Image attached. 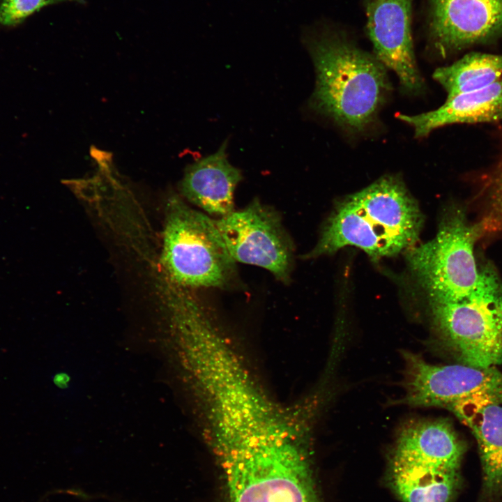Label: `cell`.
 Segmentation results:
<instances>
[{
    "label": "cell",
    "instance_id": "7c38bea8",
    "mask_svg": "<svg viewBox=\"0 0 502 502\" xmlns=\"http://www.w3.org/2000/svg\"><path fill=\"white\" fill-rule=\"evenodd\" d=\"M227 141L218 150L188 166L180 190L189 201L210 215L223 218L234 210V193L241 171L227 160Z\"/></svg>",
    "mask_w": 502,
    "mask_h": 502
},
{
    "label": "cell",
    "instance_id": "30bf717a",
    "mask_svg": "<svg viewBox=\"0 0 502 502\" xmlns=\"http://www.w3.org/2000/svg\"><path fill=\"white\" fill-rule=\"evenodd\" d=\"M413 0H365L367 29L375 56L397 75L403 89L417 92L423 86L414 54Z\"/></svg>",
    "mask_w": 502,
    "mask_h": 502
},
{
    "label": "cell",
    "instance_id": "2e32d148",
    "mask_svg": "<svg viewBox=\"0 0 502 502\" xmlns=\"http://www.w3.org/2000/svg\"><path fill=\"white\" fill-rule=\"evenodd\" d=\"M447 98L487 87L502 78V55L471 52L433 75Z\"/></svg>",
    "mask_w": 502,
    "mask_h": 502
},
{
    "label": "cell",
    "instance_id": "7a4b0ae2",
    "mask_svg": "<svg viewBox=\"0 0 502 502\" xmlns=\"http://www.w3.org/2000/svg\"><path fill=\"white\" fill-rule=\"evenodd\" d=\"M423 222L418 204L402 180L386 176L337 205L306 257L346 245L356 246L373 259L393 256L417 241Z\"/></svg>",
    "mask_w": 502,
    "mask_h": 502
},
{
    "label": "cell",
    "instance_id": "8992f818",
    "mask_svg": "<svg viewBox=\"0 0 502 502\" xmlns=\"http://www.w3.org/2000/svg\"><path fill=\"white\" fill-rule=\"evenodd\" d=\"M224 469L230 502H317L307 464L291 450H237Z\"/></svg>",
    "mask_w": 502,
    "mask_h": 502
},
{
    "label": "cell",
    "instance_id": "ac0fdd59",
    "mask_svg": "<svg viewBox=\"0 0 502 502\" xmlns=\"http://www.w3.org/2000/svg\"><path fill=\"white\" fill-rule=\"evenodd\" d=\"M483 185L493 206L502 211V155L485 178Z\"/></svg>",
    "mask_w": 502,
    "mask_h": 502
},
{
    "label": "cell",
    "instance_id": "d6986e66",
    "mask_svg": "<svg viewBox=\"0 0 502 502\" xmlns=\"http://www.w3.org/2000/svg\"><path fill=\"white\" fill-rule=\"evenodd\" d=\"M69 381V378L66 374H62L61 375H59L56 377V383L57 385H60L61 387H63V385L68 384V382Z\"/></svg>",
    "mask_w": 502,
    "mask_h": 502
},
{
    "label": "cell",
    "instance_id": "9c48e42d",
    "mask_svg": "<svg viewBox=\"0 0 502 502\" xmlns=\"http://www.w3.org/2000/svg\"><path fill=\"white\" fill-rule=\"evenodd\" d=\"M427 33L442 56L502 34V0H427Z\"/></svg>",
    "mask_w": 502,
    "mask_h": 502
},
{
    "label": "cell",
    "instance_id": "5b68a950",
    "mask_svg": "<svg viewBox=\"0 0 502 502\" xmlns=\"http://www.w3.org/2000/svg\"><path fill=\"white\" fill-rule=\"evenodd\" d=\"M478 230L456 210L443 218L432 240L409 251V268L431 302L460 301L478 286L482 275L474 256Z\"/></svg>",
    "mask_w": 502,
    "mask_h": 502
},
{
    "label": "cell",
    "instance_id": "5bb4252c",
    "mask_svg": "<svg viewBox=\"0 0 502 502\" xmlns=\"http://www.w3.org/2000/svg\"><path fill=\"white\" fill-rule=\"evenodd\" d=\"M397 118L413 127L417 137L449 124L498 122L502 119V78L483 89L447 98L435 110Z\"/></svg>",
    "mask_w": 502,
    "mask_h": 502
},
{
    "label": "cell",
    "instance_id": "52a82bcc",
    "mask_svg": "<svg viewBox=\"0 0 502 502\" xmlns=\"http://www.w3.org/2000/svg\"><path fill=\"white\" fill-rule=\"evenodd\" d=\"M236 262L254 265L288 282L294 261L293 242L279 213L258 199L245 208L216 220Z\"/></svg>",
    "mask_w": 502,
    "mask_h": 502
},
{
    "label": "cell",
    "instance_id": "6da1fadb",
    "mask_svg": "<svg viewBox=\"0 0 502 502\" xmlns=\"http://www.w3.org/2000/svg\"><path fill=\"white\" fill-rule=\"evenodd\" d=\"M301 38L317 72L314 107L350 130L367 128L390 90L383 64L326 22L305 26Z\"/></svg>",
    "mask_w": 502,
    "mask_h": 502
},
{
    "label": "cell",
    "instance_id": "9a60e30c",
    "mask_svg": "<svg viewBox=\"0 0 502 502\" xmlns=\"http://www.w3.org/2000/svg\"><path fill=\"white\" fill-rule=\"evenodd\" d=\"M390 479L403 502H449L457 485L458 472L391 459Z\"/></svg>",
    "mask_w": 502,
    "mask_h": 502
},
{
    "label": "cell",
    "instance_id": "8fae6325",
    "mask_svg": "<svg viewBox=\"0 0 502 502\" xmlns=\"http://www.w3.org/2000/svg\"><path fill=\"white\" fill-rule=\"evenodd\" d=\"M464 451L465 445L450 421L422 419L402 428L392 459L458 472Z\"/></svg>",
    "mask_w": 502,
    "mask_h": 502
},
{
    "label": "cell",
    "instance_id": "4fadbf2b",
    "mask_svg": "<svg viewBox=\"0 0 502 502\" xmlns=\"http://www.w3.org/2000/svg\"><path fill=\"white\" fill-rule=\"evenodd\" d=\"M472 432L479 449L487 496L502 495V404L489 397H473L448 409Z\"/></svg>",
    "mask_w": 502,
    "mask_h": 502
},
{
    "label": "cell",
    "instance_id": "3957f363",
    "mask_svg": "<svg viewBox=\"0 0 502 502\" xmlns=\"http://www.w3.org/2000/svg\"><path fill=\"white\" fill-rule=\"evenodd\" d=\"M162 264L170 282L187 289L228 288L236 276L216 220L176 195L166 205Z\"/></svg>",
    "mask_w": 502,
    "mask_h": 502
},
{
    "label": "cell",
    "instance_id": "e0dca14e",
    "mask_svg": "<svg viewBox=\"0 0 502 502\" xmlns=\"http://www.w3.org/2000/svg\"><path fill=\"white\" fill-rule=\"evenodd\" d=\"M64 2L84 3V0H1L0 25L14 26L42 8Z\"/></svg>",
    "mask_w": 502,
    "mask_h": 502
},
{
    "label": "cell",
    "instance_id": "ba28073f",
    "mask_svg": "<svg viewBox=\"0 0 502 502\" xmlns=\"http://www.w3.org/2000/svg\"><path fill=\"white\" fill-rule=\"evenodd\" d=\"M404 395L399 402L412 406L448 409L473 397H489L502 404V372L496 367L461 363L433 365L405 351Z\"/></svg>",
    "mask_w": 502,
    "mask_h": 502
},
{
    "label": "cell",
    "instance_id": "277c9868",
    "mask_svg": "<svg viewBox=\"0 0 502 502\" xmlns=\"http://www.w3.org/2000/svg\"><path fill=\"white\" fill-rule=\"evenodd\" d=\"M466 298L431 302L433 324L459 363L490 367L502 364V284L490 267Z\"/></svg>",
    "mask_w": 502,
    "mask_h": 502
}]
</instances>
